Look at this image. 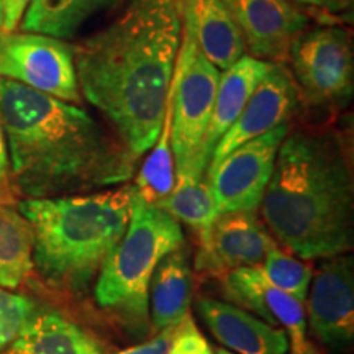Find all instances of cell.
Segmentation results:
<instances>
[{
  "mask_svg": "<svg viewBox=\"0 0 354 354\" xmlns=\"http://www.w3.org/2000/svg\"><path fill=\"white\" fill-rule=\"evenodd\" d=\"M220 71L202 55L192 33L183 26L179 55L169 91L171 146L176 177H203V140L209 128Z\"/></svg>",
  "mask_w": 354,
  "mask_h": 354,
  "instance_id": "obj_6",
  "label": "cell"
},
{
  "mask_svg": "<svg viewBox=\"0 0 354 354\" xmlns=\"http://www.w3.org/2000/svg\"><path fill=\"white\" fill-rule=\"evenodd\" d=\"M174 330L176 326H169V328L158 331V335L149 339V342L138 344V346L122 349V351H117L113 354H169L171 339L172 335H174Z\"/></svg>",
  "mask_w": 354,
  "mask_h": 354,
  "instance_id": "obj_27",
  "label": "cell"
},
{
  "mask_svg": "<svg viewBox=\"0 0 354 354\" xmlns=\"http://www.w3.org/2000/svg\"><path fill=\"white\" fill-rule=\"evenodd\" d=\"M151 326L161 331L179 325L189 315L192 299V272L187 253L179 248L158 264L151 284Z\"/></svg>",
  "mask_w": 354,
  "mask_h": 354,
  "instance_id": "obj_19",
  "label": "cell"
},
{
  "mask_svg": "<svg viewBox=\"0 0 354 354\" xmlns=\"http://www.w3.org/2000/svg\"><path fill=\"white\" fill-rule=\"evenodd\" d=\"M276 246V240L256 212L220 214L209 246L198 251L196 268L216 276L238 268H258Z\"/></svg>",
  "mask_w": 354,
  "mask_h": 354,
  "instance_id": "obj_13",
  "label": "cell"
},
{
  "mask_svg": "<svg viewBox=\"0 0 354 354\" xmlns=\"http://www.w3.org/2000/svg\"><path fill=\"white\" fill-rule=\"evenodd\" d=\"M0 79L19 82L68 104H82L74 44L41 33L0 37Z\"/></svg>",
  "mask_w": 354,
  "mask_h": 354,
  "instance_id": "obj_8",
  "label": "cell"
},
{
  "mask_svg": "<svg viewBox=\"0 0 354 354\" xmlns=\"http://www.w3.org/2000/svg\"><path fill=\"white\" fill-rule=\"evenodd\" d=\"M251 56L287 63L290 43L308 28L310 19L289 0H225Z\"/></svg>",
  "mask_w": 354,
  "mask_h": 354,
  "instance_id": "obj_11",
  "label": "cell"
},
{
  "mask_svg": "<svg viewBox=\"0 0 354 354\" xmlns=\"http://www.w3.org/2000/svg\"><path fill=\"white\" fill-rule=\"evenodd\" d=\"M289 131L290 123L279 125L238 146L214 169L207 171V184L218 214L259 209L271 180L279 148Z\"/></svg>",
  "mask_w": 354,
  "mask_h": 354,
  "instance_id": "obj_9",
  "label": "cell"
},
{
  "mask_svg": "<svg viewBox=\"0 0 354 354\" xmlns=\"http://www.w3.org/2000/svg\"><path fill=\"white\" fill-rule=\"evenodd\" d=\"M297 105L299 92L289 69L284 64H272L254 88L240 117L216 143L207 171L214 169L221 159L246 141L258 138L279 125L290 123Z\"/></svg>",
  "mask_w": 354,
  "mask_h": 354,
  "instance_id": "obj_12",
  "label": "cell"
},
{
  "mask_svg": "<svg viewBox=\"0 0 354 354\" xmlns=\"http://www.w3.org/2000/svg\"><path fill=\"white\" fill-rule=\"evenodd\" d=\"M184 245L180 223L135 194L127 232L109 254L95 284L97 305L146 328L149 284L158 264Z\"/></svg>",
  "mask_w": 354,
  "mask_h": 354,
  "instance_id": "obj_5",
  "label": "cell"
},
{
  "mask_svg": "<svg viewBox=\"0 0 354 354\" xmlns=\"http://www.w3.org/2000/svg\"><path fill=\"white\" fill-rule=\"evenodd\" d=\"M176 184V166L171 146V100L167 95L165 122L159 131L156 143L153 145L151 153L136 176V194L145 202L151 205H159L169 196Z\"/></svg>",
  "mask_w": 354,
  "mask_h": 354,
  "instance_id": "obj_23",
  "label": "cell"
},
{
  "mask_svg": "<svg viewBox=\"0 0 354 354\" xmlns=\"http://www.w3.org/2000/svg\"><path fill=\"white\" fill-rule=\"evenodd\" d=\"M32 0H0L3 13V35L15 33Z\"/></svg>",
  "mask_w": 354,
  "mask_h": 354,
  "instance_id": "obj_29",
  "label": "cell"
},
{
  "mask_svg": "<svg viewBox=\"0 0 354 354\" xmlns=\"http://www.w3.org/2000/svg\"><path fill=\"white\" fill-rule=\"evenodd\" d=\"M197 312L220 344L234 354H287L289 336L232 304L210 297L197 300Z\"/></svg>",
  "mask_w": 354,
  "mask_h": 354,
  "instance_id": "obj_15",
  "label": "cell"
},
{
  "mask_svg": "<svg viewBox=\"0 0 354 354\" xmlns=\"http://www.w3.org/2000/svg\"><path fill=\"white\" fill-rule=\"evenodd\" d=\"M225 294L269 325L282 328L289 336L292 351L307 343L304 304L266 279L261 268H238L225 274Z\"/></svg>",
  "mask_w": 354,
  "mask_h": 354,
  "instance_id": "obj_14",
  "label": "cell"
},
{
  "mask_svg": "<svg viewBox=\"0 0 354 354\" xmlns=\"http://www.w3.org/2000/svg\"><path fill=\"white\" fill-rule=\"evenodd\" d=\"M156 207L174 216L179 223L187 225L196 233L201 245L198 251L209 246L215 221L220 214L207 180L202 177L177 176L174 189Z\"/></svg>",
  "mask_w": 354,
  "mask_h": 354,
  "instance_id": "obj_22",
  "label": "cell"
},
{
  "mask_svg": "<svg viewBox=\"0 0 354 354\" xmlns=\"http://www.w3.org/2000/svg\"><path fill=\"white\" fill-rule=\"evenodd\" d=\"M169 354H214V349L203 338L194 318L187 315L179 325H176Z\"/></svg>",
  "mask_w": 354,
  "mask_h": 354,
  "instance_id": "obj_26",
  "label": "cell"
},
{
  "mask_svg": "<svg viewBox=\"0 0 354 354\" xmlns=\"http://www.w3.org/2000/svg\"><path fill=\"white\" fill-rule=\"evenodd\" d=\"M180 39V0H130L112 24L74 44L81 94L136 161L162 128Z\"/></svg>",
  "mask_w": 354,
  "mask_h": 354,
  "instance_id": "obj_1",
  "label": "cell"
},
{
  "mask_svg": "<svg viewBox=\"0 0 354 354\" xmlns=\"http://www.w3.org/2000/svg\"><path fill=\"white\" fill-rule=\"evenodd\" d=\"M13 194L64 197L131 179L136 159L86 110L0 79Z\"/></svg>",
  "mask_w": 354,
  "mask_h": 354,
  "instance_id": "obj_2",
  "label": "cell"
},
{
  "mask_svg": "<svg viewBox=\"0 0 354 354\" xmlns=\"http://www.w3.org/2000/svg\"><path fill=\"white\" fill-rule=\"evenodd\" d=\"M35 234L12 203L0 202V287L17 289L33 271Z\"/></svg>",
  "mask_w": 354,
  "mask_h": 354,
  "instance_id": "obj_21",
  "label": "cell"
},
{
  "mask_svg": "<svg viewBox=\"0 0 354 354\" xmlns=\"http://www.w3.org/2000/svg\"><path fill=\"white\" fill-rule=\"evenodd\" d=\"M6 354H104L87 331L56 312L35 313Z\"/></svg>",
  "mask_w": 354,
  "mask_h": 354,
  "instance_id": "obj_18",
  "label": "cell"
},
{
  "mask_svg": "<svg viewBox=\"0 0 354 354\" xmlns=\"http://www.w3.org/2000/svg\"><path fill=\"white\" fill-rule=\"evenodd\" d=\"M3 35V13H2V3H0V37Z\"/></svg>",
  "mask_w": 354,
  "mask_h": 354,
  "instance_id": "obj_32",
  "label": "cell"
},
{
  "mask_svg": "<svg viewBox=\"0 0 354 354\" xmlns=\"http://www.w3.org/2000/svg\"><path fill=\"white\" fill-rule=\"evenodd\" d=\"M287 61L305 104L339 105L353 97L354 51L351 35L344 28H307L290 43Z\"/></svg>",
  "mask_w": 354,
  "mask_h": 354,
  "instance_id": "obj_7",
  "label": "cell"
},
{
  "mask_svg": "<svg viewBox=\"0 0 354 354\" xmlns=\"http://www.w3.org/2000/svg\"><path fill=\"white\" fill-rule=\"evenodd\" d=\"M266 228L302 259L344 254L354 236L351 161L335 133L289 131L261 201Z\"/></svg>",
  "mask_w": 354,
  "mask_h": 354,
  "instance_id": "obj_3",
  "label": "cell"
},
{
  "mask_svg": "<svg viewBox=\"0 0 354 354\" xmlns=\"http://www.w3.org/2000/svg\"><path fill=\"white\" fill-rule=\"evenodd\" d=\"M13 190L10 184V161H8V149L6 133H3L2 122H0V202L12 203Z\"/></svg>",
  "mask_w": 354,
  "mask_h": 354,
  "instance_id": "obj_28",
  "label": "cell"
},
{
  "mask_svg": "<svg viewBox=\"0 0 354 354\" xmlns=\"http://www.w3.org/2000/svg\"><path fill=\"white\" fill-rule=\"evenodd\" d=\"M308 326L313 336L336 351L354 342V272L351 256H333L318 269L308 299Z\"/></svg>",
  "mask_w": 354,
  "mask_h": 354,
  "instance_id": "obj_10",
  "label": "cell"
},
{
  "mask_svg": "<svg viewBox=\"0 0 354 354\" xmlns=\"http://www.w3.org/2000/svg\"><path fill=\"white\" fill-rule=\"evenodd\" d=\"M136 189L25 198L17 209L35 234L33 269L53 289L82 295L127 232Z\"/></svg>",
  "mask_w": 354,
  "mask_h": 354,
  "instance_id": "obj_4",
  "label": "cell"
},
{
  "mask_svg": "<svg viewBox=\"0 0 354 354\" xmlns=\"http://www.w3.org/2000/svg\"><path fill=\"white\" fill-rule=\"evenodd\" d=\"M35 315V304L26 295L0 287V353L6 351Z\"/></svg>",
  "mask_w": 354,
  "mask_h": 354,
  "instance_id": "obj_25",
  "label": "cell"
},
{
  "mask_svg": "<svg viewBox=\"0 0 354 354\" xmlns=\"http://www.w3.org/2000/svg\"><path fill=\"white\" fill-rule=\"evenodd\" d=\"M259 268L266 279L277 289L284 290L302 304L307 300L308 287L313 277L312 266L305 264L304 261L287 254L276 246L269 251Z\"/></svg>",
  "mask_w": 354,
  "mask_h": 354,
  "instance_id": "obj_24",
  "label": "cell"
},
{
  "mask_svg": "<svg viewBox=\"0 0 354 354\" xmlns=\"http://www.w3.org/2000/svg\"><path fill=\"white\" fill-rule=\"evenodd\" d=\"M216 354H234V353L228 351V349H225V348H218L216 349Z\"/></svg>",
  "mask_w": 354,
  "mask_h": 354,
  "instance_id": "obj_33",
  "label": "cell"
},
{
  "mask_svg": "<svg viewBox=\"0 0 354 354\" xmlns=\"http://www.w3.org/2000/svg\"><path fill=\"white\" fill-rule=\"evenodd\" d=\"M295 6L322 8V10L328 12H342L351 6V0H289Z\"/></svg>",
  "mask_w": 354,
  "mask_h": 354,
  "instance_id": "obj_30",
  "label": "cell"
},
{
  "mask_svg": "<svg viewBox=\"0 0 354 354\" xmlns=\"http://www.w3.org/2000/svg\"><path fill=\"white\" fill-rule=\"evenodd\" d=\"M183 26L218 71L245 56V39L225 0H180Z\"/></svg>",
  "mask_w": 354,
  "mask_h": 354,
  "instance_id": "obj_16",
  "label": "cell"
},
{
  "mask_svg": "<svg viewBox=\"0 0 354 354\" xmlns=\"http://www.w3.org/2000/svg\"><path fill=\"white\" fill-rule=\"evenodd\" d=\"M292 354H322V353L318 351V349L313 346L312 343L307 342L300 349H294V351H292Z\"/></svg>",
  "mask_w": 354,
  "mask_h": 354,
  "instance_id": "obj_31",
  "label": "cell"
},
{
  "mask_svg": "<svg viewBox=\"0 0 354 354\" xmlns=\"http://www.w3.org/2000/svg\"><path fill=\"white\" fill-rule=\"evenodd\" d=\"M120 0H32L20 28L59 39L74 38L97 13L117 6Z\"/></svg>",
  "mask_w": 354,
  "mask_h": 354,
  "instance_id": "obj_20",
  "label": "cell"
},
{
  "mask_svg": "<svg viewBox=\"0 0 354 354\" xmlns=\"http://www.w3.org/2000/svg\"><path fill=\"white\" fill-rule=\"evenodd\" d=\"M272 63L258 59L253 56H241L233 66L220 74L216 87L214 110L205 140H203V161L209 166L215 146L227 133L230 127L236 122L245 105L253 95L254 88L263 81V77L271 69Z\"/></svg>",
  "mask_w": 354,
  "mask_h": 354,
  "instance_id": "obj_17",
  "label": "cell"
}]
</instances>
